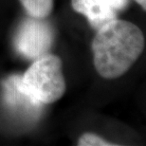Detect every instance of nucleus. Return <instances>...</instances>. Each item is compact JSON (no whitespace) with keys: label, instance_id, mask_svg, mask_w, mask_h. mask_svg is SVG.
<instances>
[{"label":"nucleus","instance_id":"f03ea898","mask_svg":"<svg viewBox=\"0 0 146 146\" xmlns=\"http://www.w3.org/2000/svg\"><path fill=\"white\" fill-rule=\"evenodd\" d=\"M62 66L59 57L46 53L34 61L23 76L17 75V84L38 103L53 104L63 97L66 89Z\"/></svg>","mask_w":146,"mask_h":146},{"label":"nucleus","instance_id":"1a4fd4ad","mask_svg":"<svg viewBox=\"0 0 146 146\" xmlns=\"http://www.w3.org/2000/svg\"><path fill=\"white\" fill-rule=\"evenodd\" d=\"M135 1L138 3V4L141 5L144 11L146 10V0H135Z\"/></svg>","mask_w":146,"mask_h":146},{"label":"nucleus","instance_id":"0eeeda50","mask_svg":"<svg viewBox=\"0 0 146 146\" xmlns=\"http://www.w3.org/2000/svg\"><path fill=\"white\" fill-rule=\"evenodd\" d=\"M79 146H114L117 144L111 143V142L102 139L96 134L93 133H84L83 134L78 141Z\"/></svg>","mask_w":146,"mask_h":146},{"label":"nucleus","instance_id":"20e7f679","mask_svg":"<svg viewBox=\"0 0 146 146\" xmlns=\"http://www.w3.org/2000/svg\"><path fill=\"white\" fill-rule=\"evenodd\" d=\"M71 6L75 11L86 17L90 27L96 31L117 18L116 10L104 0H71Z\"/></svg>","mask_w":146,"mask_h":146},{"label":"nucleus","instance_id":"423d86ee","mask_svg":"<svg viewBox=\"0 0 146 146\" xmlns=\"http://www.w3.org/2000/svg\"><path fill=\"white\" fill-rule=\"evenodd\" d=\"M31 17L45 19L51 13L53 0H19Z\"/></svg>","mask_w":146,"mask_h":146},{"label":"nucleus","instance_id":"7ed1b4c3","mask_svg":"<svg viewBox=\"0 0 146 146\" xmlns=\"http://www.w3.org/2000/svg\"><path fill=\"white\" fill-rule=\"evenodd\" d=\"M53 42V31L43 19L31 17L24 20L17 31L14 45L22 55L36 60L48 53Z\"/></svg>","mask_w":146,"mask_h":146},{"label":"nucleus","instance_id":"39448f33","mask_svg":"<svg viewBox=\"0 0 146 146\" xmlns=\"http://www.w3.org/2000/svg\"><path fill=\"white\" fill-rule=\"evenodd\" d=\"M4 99L8 106L13 109L21 111L25 115L35 116L42 104L33 100L19 88L17 84V75L11 76L4 82Z\"/></svg>","mask_w":146,"mask_h":146},{"label":"nucleus","instance_id":"f257e3e1","mask_svg":"<svg viewBox=\"0 0 146 146\" xmlns=\"http://www.w3.org/2000/svg\"><path fill=\"white\" fill-rule=\"evenodd\" d=\"M144 36L138 26L114 19L97 31L91 44L94 66L101 77L116 79L130 69L144 49Z\"/></svg>","mask_w":146,"mask_h":146},{"label":"nucleus","instance_id":"6e6552de","mask_svg":"<svg viewBox=\"0 0 146 146\" xmlns=\"http://www.w3.org/2000/svg\"><path fill=\"white\" fill-rule=\"evenodd\" d=\"M104 1L116 11L123 10L129 3V0H104Z\"/></svg>","mask_w":146,"mask_h":146}]
</instances>
